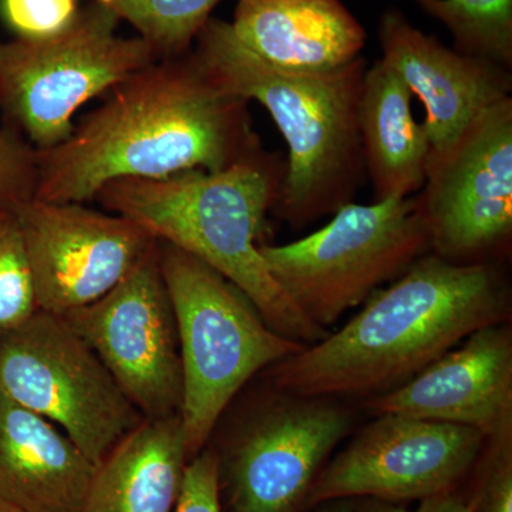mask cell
Listing matches in <instances>:
<instances>
[{"instance_id": "obj_26", "label": "cell", "mask_w": 512, "mask_h": 512, "mask_svg": "<svg viewBox=\"0 0 512 512\" xmlns=\"http://www.w3.org/2000/svg\"><path fill=\"white\" fill-rule=\"evenodd\" d=\"M175 512H224L217 456L210 446L191 458L185 468L183 488Z\"/></svg>"}, {"instance_id": "obj_23", "label": "cell", "mask_w": 512, "mask_h": 512, "mask_svg": "<svg viewBox=\"0 0 512 512\" xmlns=\"http://www.w3.org/2000/svg\"><path fill=\"white\" fill-rule=\"evenodd\" d=\"M37 151L0 114V220L35 198Z\"/></svg>"}, {"instance_id": "obj_19", "label": "cell", "mask_w": 512, "mask_h": 512, "mask_svg": "<svg viewBox=\"0 0 512 512\" xmlns=\"http://www.w3.org/2000/svg\"><path fill=\"white\" fill-rule=\"evenodd\" d=\"M412 97L409 87L383 60L366 69L359 128L375 202L412 197L426 180L430 138L413 117Z\"/></svg>"}, {"instance_id": "obj_9", "label": "cell", "mask_w": 512, "mask_h": 512, "mask_svg": "<svg viewBox=\"0 0 512 512\" xmlns=\"http://www.w3.org/2000/svg\"><path fill=\"white\" fill-rule=\"evenodd\" d=\"M0 393L56 424L96 466L146 420L89 343L45 311L0 335Z\"/></svg>"}, {"instance_id": "obj_3", "label": "cell", "mask_w": 512, "mask_h": 512, "mask_svg": "<svg viewBox=\"0 0 512 512\" xmlns=\"http://www.w3.org/2000/svg\"><path fill=\"white\" fill-rule=\"evenodd\" d=\"M286 165L262 148L227 170L120 178L96 195L113 214L183 249L238 286L279 335L312 346L330 330L306 318L272 278L259 244Z\"/></svg>"}, {"instance_id": "obj_13", "label": "cell", "mask_w": 512, "mask_h": 512, "mask_svg": "<svg viewBox=\"0 0 512 512\" xmlns=\"http://www.w3.org/2000/svg\"><path fill=\"white\" fill-rule=\"evenodd\" d=\"M16 220L39 311L60 316L103 298L157 242L137 222L80 202L33 198Z\"/></svg>"}, {"instance_id": "obj_18", "label": "cell", "mask_w": 512, "mask_h": 512, "mask_svg": "<svg viewBox=\"0 0 512 512\" xmlns=\"http://www.w3.org/2000/svg\"><path fill=\"white\" fill-rule=\"evenodd\" d=\"M190 460L180 416L144 420L97 466L82 512H175Z\"/></svg>"}, {"instance_id": "obj_22", "label": "cell", "mask_w": 512, "mask_h": 512, "mask_svg": "<svg viewBox=\"0 0 512 512\" xmlns=\"http://www.w3.org/2000/svg\"><path fill=\"white\" fill-rule=\"evenodd\" d=\"M39 311L25 241L16 217L0 220V335Z\"/></svg>"}, {"instance_id": "obj_2", "label": "cell", "mask_w": 512, "mask_h": 512, "mask_svg": "<svg viewBox=\"0 0 512 512\" xmlns=\"http://www.w3.org/2000/svg\"><path fill=\"white\" fill-rule=\"evenodd\" d=\"M510 291L494 262L421 256L338 332L266 369V383L312 397H376L403 386L467 336L505 322Z\"/></svg>"}, {"instance_id": "obj_17", "label": "cell", "mask_w": 512, "mask_h": 512, "mask_svg": "<svg viewBox=\"0 0 512 512\" xmlns=\"http://www.w3.org/2000/svg\"><path fill=\"white\" fill-rule=\"evenodd\" d=\"M96 468L56 424L0 393V500L23 512H82Z\"/></svg>"}, {"instance_id": "obj_6", "label": "cell", "mask_w": 512, "mask_h": 512, "mask_svg": "<svg viewBox=\"0 0 512 512\" xmlns=\"http://www.w3.org/2000/svg\"><path fill=\"white\" fill-rule=\"evenodd\" d=\"M259 252L296 308L329 330L429 254L430 241L414 197L392 198L350 202L319 231L286 245L261 242Z\"/></svg>"}, {"instance_id": "obj_1", "label": "cell", "mask_w": 512, "mask_h": 512, "mask_svg": "<svg viewBox=\"0 0 512 512\" xmlns=\"http://www.w3.org/2000/svg\"><path fill=\"white\" fill-rule=\"evenodd\" d=\"M248 103L211 79L192 49L157 60L114 87L63 143L37 151L35 198L83 204L120 178L227 170L261 148Z\"/></svg>"}, {"instance_id": "obj_27", "label": "cell", "mask_w": 512, "mask_h": 512, "mask_svg": "<svg viewBox=\"0 0 512 512\" xmlns=\"http://www.w3.org/2000/svg\"><path fill=\"white\" fill-rule=\"evenodd\" d=\"M355 512H470V504L458 491H451L424 498L416 510H409L403 504L387 503L375 498H356Z\"/></svg>"}, {"instance_id": "obj_5", "label": "cell", "mask_w": 512, "mask_h": 512, "mask_svg": "<svg viewBox=\"0 0 512 512\" xmlns=\"http://www.w3.org/2000/svg\"><path fill=\"white\" fill-rule=\"evenodd\" d=\"M158 248L180 339L181 426L194 458L242 389L306 345L276 333L254 302L211 266L165 242Z\"/></svg>"}, {"instance_id": "obj_12", "label": "cell", "mask_w": 512, "mask_h": 512, "mask_svg": "<svg viewBox=\"0 0 512 512\" xmlns=\"http://www.w3.org/2000/svg\"><path fill=\"white\" fill-rule=\"evenodd\" d=\"M485 441L471 427L377 414L323 466L306 507L342 498L403 504L457 491L477 466Z\"/></svg>"}, {"instance_id": "obj_29", "label": "cell", "mask_w": 512, "mask_h": 512, "mask_svg": "<svg viewBox=\"0 0 512 512\" xmlns=\"http://www.w3.org/2000/svg\"><path fill=\"white\" fill-rule=\"evenodd\" d=\"M0 512H23L19 508L13 507L12 504L6 503V501L0 500Z\"/></svg>"}, {"instance_id": "obj_14", "label": "cell", "mask_w": 512, "mask_h": 512, "mask_svg": "<svg viewBox=\"0 0 512 512\" xmlns=\"http://www.w3.org/2000/svg\"><path fill=\"white\" fill-rule=\"evenodd\" d=\"M392 392L370 397L373 414H402L480 431L485 440L512 431V332L485 326Z\"/></svg>"}, {"instance_id": "obj_4", "label": "cell", "mask_w": 512, "mask_h": 512, "mask_svg": "<svg viewBox=\"0 0 512 512\" xmlns=\"http://www.w3.org/2000/svg\"><path fill=\"white\" fill-rule=\"evenodd\" d=\"M211 79L268 110L288 144L285 177L272 210L292 228L308 227L353 202L366 178L359 106L366 62L298 74L262 62L231 23L211 18L192 47Z\"/></svg>"}, {"instance_id": "obj_8", "label": "cell", "mask_w": 512, "mask_h": 512, "mask_svg": "<svg viewBox=\"0 0 512 512\" xmlns=\"http://www.w3.org/2000/svg\"><path fill=\"white\" fill-rule=\"evenodd\" d=\"M352 413L330 397L264 389L239 404L217 446L224 512H301L313 481L348 436Z\"/></svg>"}, {"instance_id": "obj_24", "label": "cell", "mask_w": 512, "mask_h": 512, "mask_svg": "<svg viewBox=\"0 0 512 512\" xmlns=\"http://www.w3.org/2000/svg\"><path fill=\"white\" fill-rule=\"evenodd\" d=\"M485 443L470 512H512V431Z\"/></svg>"}, {"instance_id": "obj_28", "label": "cell", "mask_w": 512, "mask_h": 512, "mask_svg": "<svg viewBox=\"0 0 512 512\" xmlns=\"http://www.w3.org/2000/svg\"><path fill=\"white\" fill-rule=\"evenodd\" d=\"M316 512H355V500L342 498V500H330L316 505Z\"/></svg>"}, {"instance_id": "obj_11", "label": "cell", "mask_w": 512, "mask_h": 512, "mask_svg": "<svg viewBox=\"0 0 512 512\" xmlns=\"http://www.w3.org/2000/svg\"><path fill=\"white\" fill-rule=\"evenodd\" d=\"M62 316L97 353L144 419L180 416V339L158 241L103 298Z\"/></svg>"}, {"instance_id": "obj_20", "label": "cell", "mask_w": 512, "mask_h": 512, "mask_svg": "<svg viewBox=\"0 0 512 512\" xmlns=\"http://www.w3.org/2000/svg\"><path fill=\"white\" fill-rule=\"evenodd\" d=\"M439 20L457 52L512 67V0H413Z\"/></svg>"}, {"instance_id": "obj_15", "label": "cell", "mask_w": 512, "mask_h": 512, "mask_svg": "<svg viewBox=\"0 0 512 512\" xmlns=\"http://www.w3.org/2000/svg\"><path fill=\"white\" fill-rule=\"evenodd\" d=\"M379 43L380 60L423 103L430 154L446 151L481 113L511 97V70L448 49L414 28L400 10L383 13Z\"/></svg>"}, {"instance_id": "obj_21", "label": "cell", "mask_w": 512, "mask_h": 512, "mask_svg": "<svg viewBox=\"0 0 512 512\" xmlns=\"http://www.w3.org/2000/svg\"><path fill=\"white\" fill-rule=\"evenodd\" d=\"M130 23L158 59L190 52L221 0H87Z\"/></svg>"}, {"instance_id": "obj_10", "label": "cell", "mask_w": 512, "mask_h": 512, "mask_svg": "<svg viewBox=\"0 0 512 512\" xmlns=\"http://www.w3.org/2000/svg\"><path fill=\"white\" fill-rule=\"evenodd\" d=\"M430 252L487 264L512 237V97L481 113L446 151L430 154L417 197Z\"/></svg>"}, {"instance_id": "obj_16", "label": "cell", "mask_w": 512, "mask_h": 512, "mask_svg": "<svg viewBox=\"0 0 512 512\" xmlns=\"http://www.w3.org/2000/svg\"><path fill=\"white\" fill-rule=\"evenodd\" d=\"M229 23L249 52L289 73L335 72L366 45L365 28L340 0H237Z\"/></svg>"}, {"instance_id": "obj_7", "label": "cell", "mask_w": 512, "mask_h": 512, "mask_svg": "<svg viewBox=\"0 0 512 512\" xmlns=\"http://www.w3.org/2000/svg\"><path fill=\"white\" fill-rule=\"evenodd\" d=\"M119 25L89 3L59 35L0 42V114L36 151L63 143L87 101L160 60L140 37L117 35Z\"/></svg>"}, {"instance_id": "obj_25", "label": "cell", "mask_w": 512, "mask_h": 512, "mask_svg": "<svg viewBox=\"0 0 512 512\" xmlns=\"http://www.w3.org/2000/svg\"><path fill=\"white\" fill-rule=\"evenodd\" d=\"M79 0H0V15L18 39L59 35L79 16Z\"/></svg>"}]
</instances>
